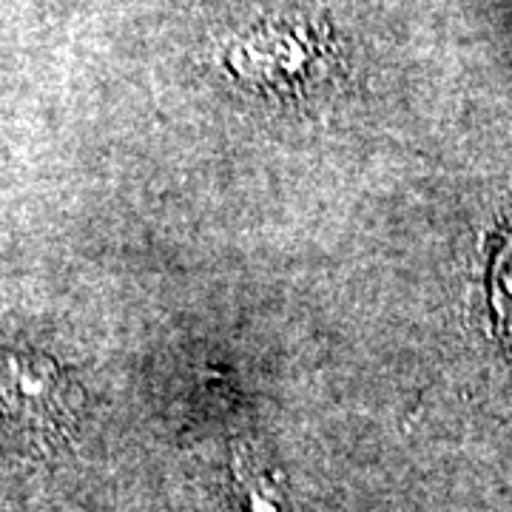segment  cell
Wrapping results in <instances>:
<instances>
[{"label":"cell","instance_id":"6da1fadb","mask_svg":"<svg viewBox=\"0 0 512 512\" xmlns=\"http://www.w3.org/2000/svg\"><path fill=\"white\" fill-rule=\"evenodd\" d=\"M0 407L18 427H52L66 407L55 365L37 356H12L0 370Z\"/></svg>","mask_w":512,"mask_h":512},{"label":"cell","instance_id":"7a4b0ae2","mask_svg":"<svg viewBox=\"0 0 512 512\" xmlns=\"http://www.w3.org/2000/svg\"><path fill=\"white\" fill-rule=\"evenodd\" d=\"M493 305L498 319L512 330V237L493 265Z\"/></svg>","mask_w":512,"mask_h":512},{"label":"cell","instance_id":"3957f363","mask_svg":"<svg viewBox=\"0 0 512 512\" xmlns=\"http://www.w3.org/2000/svg\"><path fill=\"white\" fill-rule=\"evenodd\" d=\"M248 498H251V512H282L279 504H274V498H268L262 484L248 481Z\"/></svg>","mask_w":512,"mask_h":512}]
</instances>
